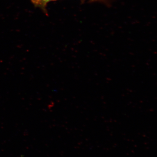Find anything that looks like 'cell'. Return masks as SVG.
I'll return each mask as SVG.
<instances>
[{"label":"cell","instance_id":"obj_1","mask_svg":"<svg viewBox=\"0 0 157 157\" xmlns=\"http://www.w3.org/2000/svg\"><path fill=\"white\" fill-rule=\"evenodd\" d=\"M52 1L55 0H32L35 5L41 7H45L47 3Z\"/></svg>","mask_w":157,"mask_h":157}]
</instances>
